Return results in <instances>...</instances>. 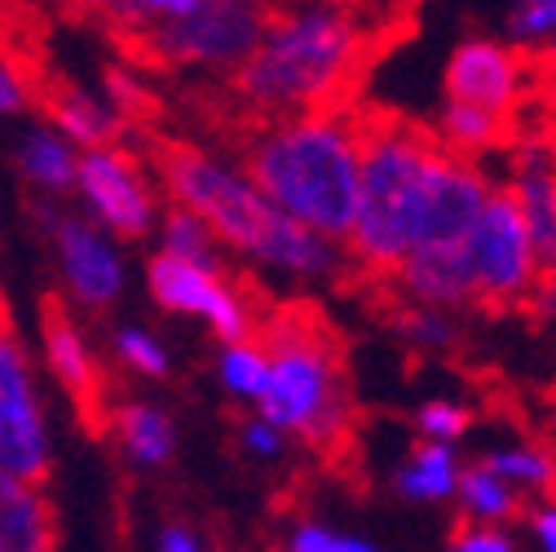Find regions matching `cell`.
<instances>
[{"label": "cell", "instance_id": "cell-16", "mask_svg": "<svg viewBox=\"0 0 556 552\" xmlns=\"http://www.w3.org/2000/svg\"><path fill=\"white\" fill-rule=\"evenodd\" d=\"M119 434H124V447L132 460H142V464H160L173 455V425L160 416V411L151 406H124L115 411V421Z\"/></svg>", "mask_w": 556, "mask_h": 552}, {"label": "cell", "instance_id": "cell-31", "mask_svg": "<svg viewBox=\"0 0 556 552\" xmlns=\"http://www.w3.org/2000/svg\"><path fill=\"white\" fill-rule=\"evenodd\" d=\"M164 552H199V543L186 535V530H164Z\"/></svg>", "mask_w": 556, "mask_h": 552}, {"label": "cell", "instance_id": "cell-25", "mask_svg": "<svg viewBox=\"0 0 556 552\" xmlns=\"http://www.w3.org/2000/svg\"><path fill=\"white\" fill-rule=\"evenodd\" d=\"M119 354H124L128 367L147 372V376H164V367H168L164 350H160V344H155L147 331H124V336H119Z\"/></svg>", "mask_w": 556, "mask_h": 552}, {"label": "cell", "instance_id": "cell-27", "mask_svg": "<svg viewBox=\"0 0 556 552\" xmlns=\"http://www.w3.org/2000/svg\"><path fill=\"white\" fill-rule=\"evenodd\" d=\"M0 111H27V89H23V76L14 72V66L0 58Z\"/></svg>", "mask_w": 556, "mask_h": 552}, {"label": "cell", "instance_id": "cell-21", "mask_svg": "<svg viewBox=\"0 0 556 552\" xmlns=\"http://www.w3.org/2000/svg\"><path fill=\"white\" fill-rule=\"evenodd\" d=\"M464 500H468V509L481 513V517H508V513H517L513 491L504 487L495 473H485V468H468V473H464Z\"/></svg>", "mask_w": 556, "mask_h": 552}, {"label": "cell", "instance_id": "cell-30", "mask_svg": "<svg viewBox=\"0 0 556 552\" xmlns=\"http://www.w3.org/2000/svg\"><path fill=\"white\" fill-rule=\"evenodd\" d=\"M243 438H248V447H256V451H278V438H274V429L269 425H248L243 429Z\"/></svg>", "mask_w": 556, "mask_h": 552}, {"label": "cell", "instance_id": "cell-22", "mask_svg": "<svg viewBox=\"0 0 556 552\" xmlns=\"http://www.w3.org/2000/svg\"><path fill=\"white\" fill-rule=\"evenodd\" d=\"M222 372H226V385H230L235 393H256V398H261L265 376H269V363H265L261 350H252V344H230Z\"/></svg>", "mask_w": 556, "mask_h": 552}, {"label": "cell", "instance_id": "cell-29", "mask_svg": "<svg viewBox=\"0 0 556 552\" xmlns=\"http://www.w3.org/2000/svg\"><path fill=\"white\" fill-rule=\"evenodd\" d=\"M292 552H336V539H331L327 530L309 526V530H301V535L292 539Z\"/></svg>", "mask_w": 556, "mask_h": 552}, {"label": "cell", "instance_id": "cell-1", "mask_svg": "<svg viewBox=\"0 0 556 552\" xmlns=\"http://www.w3.org/2000/svg\"><path fill=\"white\" fill-rule=\"evenodd\" d=\"M389 10H274L269 32L256 53L230 76V106L239 124H265L278 115L327 120L344 115L367 76L376 53H384L389 32L406 36L410 27H384Z\"/></svg>", "mask_w": 556, "mask_h": 552}, {"label": "cell", "instance_id": "cell-28", "mask_svg": "<svg viewBox=\"0 0 556 552\" xmlns=\"http://www.w3.org/2000/svg\"><path fill=\"white\" fill-rule=\"evenodd\" d=\"M455 552H513L508 539H500L495 530H455Z\"/></svg>", "mask_w": 556, "mask_h": 552}, {"label": "cell", "instance_id": "cell-18", "mask_svg": "<svg viewBox=\"0 0 556 552\" xmlns=\"http://www.w3.org/2000/svg\"><path fill=\"white\" fill-rule=\"evenodd\" d=\"M106 98H111V106H115L111 115H115L119 124L128 120V124H132V133H142V128L164 111V106H160V98H155L142 80H137V76L128 72V66H119V62H115V66H106Z\"/></svg>", "mask_w": 556, "mask_h": 552}, {"label": "cell", "instance_id": "cell-12", "mask_svg": "<svg viewBox=\"0 0 556 552\" xmlns=\"http://www.w3.org/2000/svg\"><path fill=\"white\" fill-rule=\"evenodd\" d=\"M521 76L526 72H521L517 53H508L491 40H468L451 58L446 89H451V102H459V106H477V111H491L500 120H513L517 102H526Z\"/></svg>", "mask_w": 556, "mask_h": 552}, {"label": "cell", "instance_id": "cell-17", "mask_svg": "<svg viewBox=\"0 0 556 552\" xmlns=\"http://www.w3.org/2000/svg\"><path fill=\"white\" fill-rule=\"evenodd\" d=\"M18 164L31 181H40L49 190H62V186L76 181V155L58 133H31L18 151Z\"/></svg>", "mask_w": 556, "mask_h": 552}, {"label": "cell", "instance_id": "cell-32", "mask_svg": "<svg viewBox=\"0 0 556 552\" xmlns=\"http://www.w3.org/2000/svg\"><path fill=\"white\" fill-rule=\"evenodd\" d=\"M539 535H543V543H547V552H556V509H547V513H539Z\"/></svg>", "mask_w": 556, "mask_h": 552}, {"label": "cell", "instance_id": "cell-24", "mask_svg": "<svg viewBox=\"0 0 556 552\" xmlns=\"http://www.w3.org/2000/svg\"><path fill=\"white\" fill-rule=\"evenodd\" d=\"M517 40H556V0H530L513 14Z\"/></svg>", "mask_w": 556, "mask_h": 552}, {"label": "cell", "instance_id": "cell-2", "mask_svg": "<svg viewBox=\"0 0 556 552\" xmlns=\"http://www.w3.org/2000/svg\"><path fill=\"white\" fill-rule=\"evenodd\" d=\"M252 190L318 239H350L358 217L354 111L274 124L248 147Z\"/></svg>", "mask_w": 556, "mask_h": 552}, {"label": "cell", "instance_id": "cell-15", "mask_svg": "<svg viewBox=\"0 0 556 552\" xmlns=\"http://www.w3.org/2000/svg\"><path fill=\"white\" fill-rule=\"evenodd\" d=\"M442 147L446 151H491V147H500V142H508L513 137V128H508V120H500V115H491V111H477V106H459V102H451L446 111H442Z\"/></svg>", "mask_w": 556, "mask_h": 552}, {"label": "cell", "instance_id": "cell-10", "mask_svg": "<svg viewBox=\"0 0 556 552\" xmlns=\"http://www.w3.org/2000/svg\"><path fill=\"white\" fill-rule=\"evenodd\" d=\"M151 292L168 305V310H181V314H207L213 327L230 340V344H243V336L252 331V314L248 305L217 279L213 269L203 265H190L173 252H160L151 261Z\"/></svg>", "mask_w": 556, "mask_h": 552}, {"label": "cell", "instance_id": "cell-23", "mask_svg": "<svg viewBox=\"0 0 556 552\" xmlns=\"http://www.w3.org/2000/svg\"><path fill=\"white\" fill-rule=\"evenodd\" d=\"M485 473H495L500 481H504V477H513V481H534V487H552V481H556V464L543 460V455H534V451H504V455L491 460V468H485Z\"/></svg>", "mask_w": 556, "mask_h": 552}, {"label": "cell", "instance_id": "cell-8", "mask_svg": "<svg viewBox=\"0 0 556 552\" xmlns=\"http://www.w3.org/2000/svg\"><path fill=\"white\" fill-rule=\"evenodd\" d=\"M0 473H10L27 487L49 481V438L40 398L31 389V367L23 340L10 314V301H0Z\"/></svg>", "mask_w": 556, "mask_h": 552}, {"label": "cell", "instance_id": "cell-26", "mask_svg": "<svg viewBox=\"0 0 556 552\" xmlns=\"http://www.w3.org/2000/svg\"><path fill=\"white\" fill-rule=\"evenodd\" d=\"M420 425H425L429 434H438V438H455V434L468 425V416H464L459 406H451V402H429L425 416H420Z\"/></svg>", "mask_w": 556, "mask_h": 552}, {"label": "cell", "instance_id": "cell-33", "mask_svg": "<svg viewBox=\"0 0 556 552\" xmlns=\"http://www.w3.org/2000/svg\"><path fill=\"white\" fill-rule=\"evenodd\" d=\"M547 106H552V120H547V137H543V142L552 147V155H556V93L547 98Z\"/></svg>", "mask_w": 556, "mask_h": 552}, {"label": "cell", "instance_id": "cell-4", "mask_svg": "<svg viewBox=\"0 0 556 552\" xmlns=\"http://www.w3.org/2000/svg\"><path fill=\"white\" fill-rule=\"evenodd\" d=\"M142 147H147L151 164L160 168L164 186L177 195V209L194 213L226 243H235V248H243L269 265H283L292 274L336 269V248L327 239H318L314 230L283 217L243 177L226 173L217 160H207L190 142H177L168 133L142 128Z\"/></svg>", "mask_w": 556, "mask_h": 552}, {"label": "cell", "instance_id": "cell-7", "mask_svg": "<svg viewBox=\"0 0 556 552\" xmlns=\"http://www.w3.org/2000/svg\"><path fill=\"white\" fill-rule=\"evenodd\" d=\"M468 265H472L477 305L513 310L526 305L534 292H547L530 230L508 190H491V199H485V209L468 235Z\"/></svg>", "mask_w": 556, "mask_h": 552}, {"label": "cell", "instance_id": "cell-35", "mask_svg": "<svg viewBox=\"0 0 556 552\" xmlns=\"http://www.w3.org/2000/svg\"><path fill=\"white\" fill-rule=\"evenodd\" d=\"M552 279H556V261H552Z\"/></svg>", "mask_w": 556, "mask_h": 552}, {"label": "cell", "instance_id": "cell-34", "mask_svg": "<svg viewBox=\"0 0 556 552\" xmlns=\"http://www.w3.org/2000/svg\"><path fill=\"white\" fill-rule=\"evenodd\" d=\"M336 552H376V548H367V543H354V539H350V543H336Z\"/></svg>", "mask_w": 556, "mask_h": 552}, {"label": "cell", "instance_id": "cell-13", "mask_svg": "<svg viewBox=\"0 0 556 552\" xmlns=\"http://www.w3.org/2000/svg\"><path fill=\"white\" fill-rule=\"evenodd\" d=\"M53 239H58V252H62L66 284H72V292L85 305H93V310L111 305L124 274H119V261L106 248V239L98 230H89L85 222H76V217H58L53 222Z\"/></svg>", "mask_w": 556, "mask_h": 552}, {"label": "cell", "instance_id": "cell-20", "mask_svg": "<svg viewBox=\"0 0 556 552\" xmlns=\"http://www.w3.org/2000/svg\"><path fill=\"white\" fill-rule=\"evenodd\" d=\"M164 235H168V252L190 261V265H203V269H213V230H207L194 213L186 209H168V222H164Z\"/></svg>", "mask_w": 556, "mask_h": 552}, {"label": "cell", "instance_id": "cell-9", "mask_svg": "<svg viewBox=\"0 0 556 552\" xmlns=\"http://www.w3.org/2000/svg\"><path fill=\"white\" fill-rule=\"evenodd\" d=\"M40 331H45L49 367H53V376L62 380L66 398H72L80 429H85L89 438H106V434H111V421H115L111 393H106V376H102V367L93 363L80 327L72 323V314H66V305H62L58 292H45V297H40Z\"/></svg>", "mask_w": 556, "mask_h": 552}, {"label": "cell", "instance_id": "cell-19", "mask_svg": "<svg viewBox=\"0 0 556 552\" xmlns=\"http://www.w3.org/2000/svg\"><path fill=\"white\" fill-rule=\"evenodd\" d=\"M451 487H455V468H451V451L446 447H425L420 455H415V464L402 473V491L420 495V500L451 495Z\"/></svg>", "mask_w": 556, "mask_h": 552}, {"label": "cell", "instance_id": "cell-3", "mask_svg": "<svg viewBox=\"0 0 556 552\" xmlns=\"http://www.w3.org/2000/svg\"><path fill=\"white\" fill-rule=\"evenodd\" d=\"M358 137V217L350 248L371 279L389 274L410 256L425 217L429 168L442 151V137L393 111L354 115Z\"/></svg>", "mask_w": 556, "mask_h": 552}, {"label": "cell", "instance_id": "cell-5", "mask_svg": "<svg viewBox=\"0 0 556 552\" xmlns=\"http://www.w3.org/2000/svg\"><path fill=\"white\" fill-rule=\"evenodd\" d=\"M102 23V36L124 58L119 66H213L239 72L269 32V5H235V0H132V5L85 10Z\"/></svg>", "mask_w": 556, "mask_h": 552}, {"label": "cell", "instance_id": "cell-11", "mask_svg": "<svg viewBox=\"0 0 556 552\" xmlns=\"http://www.w3.org/2000/svg\"><path fill=\"white\" fill-rule=\"evenodd\" d=\"M76 177H80V186H85V195L93 203V213L111 230H119L128 239L151 230L155 199H151V190L142 181V168L132 164V155L124 147H115V151H89L76 164Z\"/></svg>", "mask_w": 556, "mask_h": 552}, {"label": "cell", "instance_id": "cell-14", "mask_svg": "<svg viewBox=\"0 0 556 552\" xmlns=\"http://www.w3.org/2000/svg\"><path fill=\"white\" fill-rule=\"evenodd\" d=\"M0 552H58V513L45 487L0 473Z\"/></svg>", "mask_w": 556, "mask_h": 552}, {"label": "cell", "instance_id": "cell-6", "mask_svg": "<svg viewBox=\"0 0 556 552\" xmlns=\"http://www.w3.org/2000/svg\"><path fill=\"white\" fill-rule=\"evenodd\" d=\"M265 336L274 344V359L265 389H261V416L269 429H292L305 442L336 451L350 429V393L340 380V340L323 323L314 305H288L265 318Z\"/></svg>", "mask_w": 556, "mask_h": 552}]
</instances>
